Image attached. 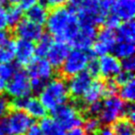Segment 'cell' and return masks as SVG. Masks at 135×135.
<instances>
[{
  "mask_svg": "<svg viewBox=\"0 0 135 135\" xmlns=\"http://www.w3.org/2000/svg\"><path fill=\"white\" fill-rule=\"evenodd\" d=\"M52 113L53 118L65 130L76 126H82L84 121L80 110L76 108L75 105L64 104L56 108Z\"/></svg>",
  "mask_w": 135,
  "mask_h": 135,
  "instance_id": "cell-6",
  "label": "cell"
},
{
  "mask_svg": "<svg viewBox=\"0 0 135 135\" xmlns=\"http://www.w3.org/2000/svg\"><path fill=\"white\" fill-rule=\"evenodd\" d=\"M16 56V42L11 38H7L0 46V63H12Z\"/></svg>",
  "mask_w": 135,
  "mask_h": 135,
  "instance_id": "cell-23",
  "label": "cell"
},
{
  "mask_svg": "<svg viewBox=\"0 0 135 135\" xmlns=\"http://www.w3.org/2000/svg\"><path fill=\"white\" fill-rule=\"evenodd\" d=\"M8 27L7 17H6V9L0 7V31H6Z\"/></svg>",
  "mask_w": 135,
  "mask_h": 135,
  "instance_id": "cell-41",
  "label": "cell"
},
{
  "mask_svg": "<svg viewBox=\"0 0 135 135\" xmlns=\"http://www.w3.org/2000/svg\"><path fill=\"white\" fill-rule=\"evenodd\" d=\"M98 135H114L113 133V129L112 125L109 124H105L104 126H100L99 130L97 131Z\"/></svg>",
  "mask_w": 135,
  "mask_h": 135,
  "instance_id": "cell-43",
  "label": "cell"
},
{
  "mask_svg": "<svg viewBox=\"0 0 135 135\" xmlns=\"http://www.w3.org/2000/svg\"><path fill=\"white\" fill-rule=\"evenodd\" d=\"M23 112H25L32 118L41 119V118L45 117L47 110L45 109V108L42 105L38 99L28 97V100L26 102V105H25Z\"/></svg>",
  "mask_w": 135,
  "mask_h": 135,
  "instance_id": "cell-19",
  "label": "cell"
},
{
  "mask_svg": "<svg viewBox=\"0 0 135 135\" xmlns=\"http://www.w3.org/2000/svg\"><path fill=\"white\" fill-rule=\"evenodd\" d=\"M116 41H134L135 38V25L133 20L120 23L115 30Z\"/></svg>",
  "mask_w": 135,
  "mask_h": 135,
  "instance_id": "cell-22",
  "label": "cell"
},
{
  "mask_svg": "<svg viewBox=\"0 0 135 135\" xmlns=\"http://www.w3.org/2000/svg\"><path fill=\"white\" fill-rule=\"evenodd\" d=\"M38 127L42 135H65V129L53 117L45 116L41 118Z\"/></svg>",
  "mask_w": 135,
  "mask_h": 135,
  "instance_id": "cell-20",
  "label": "cell"
},
{
  "mask_svg": "<svg viewBox=\"0 0 135 135\" xmlns=\"http://www.w3.org/2000/svg\"><path fill=\"white\" fill-rule=\"evenodd\" d=\"M53 38L49 34H44L37 41V44L35 45V55L40 58H45L46 54L50 49L51 45H53Z\"/></svg>",
  "mask_w": 135,
  "mask_h": 135,
  "instance_id": "cell-24",
  "label": "cell"
},
{
  "mask_svg": "<svg viewBox=\"0 0 135 135\" xmlns=\"http://www.w3.org/2000/svg\"><path fill=\"white\" fill-rule=\"evenodd\" d=\"M98 2V0H67V3L72 11L78 13L92 7Z\"/></svg>",
  "mask_w": 135,
  "mask_h": 135,
  "instance_id": "cell-29",
  "label": "cell"
},
{
  "mask_svg": "<svg viewBox=\"0 0 135 135\" xmlns=\"http://www.w3.org/2000/svg\"><path fill=\"white\" fill-rule=\"evenodd\" d=\"M114 135H134L133 122L127 118H119L112 125Z\"/></svg>",
  "mask_w": 135,
  "mask_h": 135,
  "instance_id": "cell-25",
  "label": "cell"
},
{
  "mask_svg": "<svg viewBox=\"0 0 135 135\" xmlns=\"http://www.w3.org/2000/svg\"><path fill=\"white\" fill-rule=\"evenodd\" d=\"M86 113L89 114L90 116H94V117H97L99 116L100 113L102 110V102H95V103H92V104H89L85 107V109Z\"/></svg>",
  "mask_w": 135,
  "mask_h": 135,
  "instance_id": "cell-34",
  "label": "cell"
},
{
  "mask_svg": "<svg viewBox=\"0 0 135 135\" xmlns=\"http://www.w3.org/2000/svg\"><path fill=\"white\" fill-rule=\"evenodd\" d=\"M49 13V8L45 7L44 4L38 2L26 11V19L30 20L35 24H38L40 26H42L47 20Z\"/></svg>",
  "mask_w": 135,
  "mask_h": 135,
  "instance_id": "cell-18",
  "label": "cell"
},
{
  "mask_svg": "<svg viewBox=\"0 0 135 135\" xmlns=\"http://www.w3.org/2000/svg\"><path fill=\"white\" fill-rule=\"evenodd\" d=\"M86 71L90 74L92 77H97L100 74V65H99V59L97 58V56H94L91 53L90 59L88 61L86 67Z\"/></svg>",
  "mask_w": 135,
  "mask_h": 135,
  "instance_id": "cell-31",
  "label": "cell"
},
{
  "mask_svg": "<svg viewBox=\"0 0 135 135\" xmlns=\"http://www.w3.org/2000/svg\"><path fill=\"white\" fill-rule=\"evenodd\" d=\"M38 100L46 110L53 112L59 105L66 104L69 97L67 84L61 78H52L45 83L38 93Z\"/></svg>",
  "mask_w": 135,
  "mask_h": 135,
  "instance_id": "cell-2",
  "label": "cell"
},
{
  "mask_svg": "<svg viewBox=\"0 0 135 135\" xmlns=\"http://www.w3.org/2000/svg\"><path fill=\"white\" fill-rule=\"evenodd\" d=\"M18 66L13 63H0V92L5 90L9 80L14 75Z\"/></svg>",
  "mask_w": 135,
  "mask_h": 135,
  "instance_id": "cell-26",
  "label": "cell"
},
{
  "mask_svg": "<svg viewBox=\"0 0 135 135\" xmlns=\"http://www.w3.org/2000/svg\"><path fill=\"white\" fill-rule=\"evenodd\" d=\"M65 135H88L85 129L82 126H76V127H72L68 129L67 133Z\"/></svg>",
  "mask_w": 135,
  "mask_h": 135,
  "instance_id": "cell-44",
  "label": "cell"
},
{
  "mask_svg": "<svg viewBox=\"0 0 135 135\" xmlns=\"http://www.w3.org/2000/svg\"><path fill=\"white\" fill-rule=\"evenodd\" d=\"M92 81H93V77L86 70L80 72L74 76H71L69 77V81L67 83L68 93L74 99L78 100L87 91Z\"/></svg>",
  "mask_w": 135,
  "mask_h": 135,
  "instance_id": "cell-11",
  "label": "cell"
},
{
  "mask_svg": "<svg viewBox=\"0 0 135 135\" xmlns=\"http://www.w3.org/2000/svg\"><path fill=\"white\" fill-rule=\"evenodd\" d=\"M40 3L44 4L46 8H57L64 6V4L67 3V0H41Z\"/></svg>",
  "mask_w": 135,
  "mask_h": 135,
  "instance_id": "cell-39",
  "label": "cell"
},
{
  "mask_svg": "<svg viewBox=\"0 0 135 135\" xmlns=\"http://www.w3.org/2000/svg\"><path fill=\"white\" fill-rule=\"evenodd\" d=\"M16 42V56L18 65L27 66L35 58V45L34 42L18 38Z\"/></svg>",
  "mask_w": 135,
  "mask_h": 135,
  "instance_id": "cell-16",
  "label": "cell"
},
{
  "mask_svg": "<svg viewBox=\"0 0 135 135\" xmlns=\"http://www.w3.org/2000/svg\"><path fill=\"white\" fill-rule=\"evenodd\" d=\"M23 16H24V12L18 5H11L8 9H6L8 27H11L14 29L16 25L23 19Z\"/></svg>",
  "mask_w": 135,
  "mask_h": 135,
  "instance_id": "cell-27",
  "label": "cell"
},
{
  "mask_svg": "<svg viewBox=\"0 0 135 135\" xmlns=\"http://www.w3.org/2000/svg\"><path fill=\"white\" fill-rule=\"evenodd\" d=\"M97 27L94 26H80L78 34L71 41L70 45L74 49L89 51L94 44L97 37Z\"/></svg>",
  "mask_w": 135,
  "mask_h": 135,
  "instance_id": "cell-12",
  "label": "cell"
},
{
  "mask_svg": "<svg viewBox=\"0 0 135 135\" xmlns=\"http://www.w3.org/2000/svg\"><path fill=\"white\" fill-rule=\"evenodd\" d=\"M5 91L10 97L14 99L29 97L32 91L27 72L18 68L14 73V75L12 76V78L7 83Z\"/></svg>",
  "mask_w": 135,
  "mask_h": 135,
  "instance_id": "cell-7",
  "label": "cell"
},
{
  "mask_svg": "<svg viewBox=\"0 0 135 135\" xmlns=\"http://www.w3.org/2000/svg\"><path fill=\"white\" fill-rule=\"evenodd\" d=\"M29 81H30L31 91H33L35 93H40L46 83L38 78H29Z\"/></svg>",
  "mask_w": 135,
  "mask_h": 135,
  "instance_id": "cell-38",
  "label": "cell"
},
{
  "mask_svg": "<svg viewBox=\"0 0 135 135\" xmlns=\"http://www.w3.org/2000/svg\"><path fill=\"white\" fill-rule=\"evenodd\" d=\"M123 115H125V118H127L128 120H130L131 122H133V121H134L135 109H134V105H133V104H132V103H127V105L125 104Z\"/></svg>",
  "mask_w": 135,
  "mask_h": 135,
  "instance_id": "cell-40",
  "label": "cell"
},
{
  "mask_svg": "<svg viewBox=\"0 0 135 135\" xmlns=\"http://www.w3.org/2000/svg\"><path fill=\"white\" fill-rule=\"evenodd\" d=\"M124 103L119 97L116 96H109L104 99L102 102V110L99 114L100 122L104 124H109L115 122L117 119L121 118L124 113Z\"/></svg>",
  "mask_w": 135,
  "mask_h": 135,
  "instance_id": "cell-5",
  "label": "cell"
},
{
  "mask_svg": "<svg viewBox=\"0 0 135 135\" xmlns=\"http://www.w3.org/2000/svg\"><path fill=\"white\" fill-rule=\"evenodd\" d=\"M27 74L29 78H38L49 82L54 75V68L45 58H34L27 65Z\"/></svg>",
  "mask_w": 135,
  "mask_h": 135,
  "instance_id": "cell-9",
  "label": "cell"
},
{
  "mask_svg": "<svg viewBox=\"0 0 135 135\" xmlns=\"http://www.w3.org/2000/svg\"><path fill=\"white\" fill-rule=\"evenodd\" d=\"M119 98L123 102L126 103H133L135 98V83L134 80L120 86L118 90Z\"/></svg>",
  "mask_w": 135,
  "mask_h": 135,
  "instance_id": "cell-28",
  "label": "cell"
},
{
  "mask_svg": "<svg viewBox=\"0 0 135 135\" xmlns=\"http://www.w3.org/2000/svg\"><path fill=\"white\" fill-rule=\"evenodd\" d=\"M14 34L18 38L34 42L38 41L44 34V29L42 26L35 24L26 18H23L14 28Z\"/></svg>",
  "mask_w": 135,
  "mask_h": 135,
  "instance_id": "cell-10",
  "label": "cell"
},
{
  "mask_svg": "<svg viewBox=\"0 0 135 135\" xmlns=\"http://www.w3.org/2000/svg\"><path fill=\"white\" fill-rule=\"evenodd\" d=\"M0 135H7V134H6L5 126H4L3 120H2V119H0Z\"/></svg>",
  "mask_w": 135,
  "mask_h": 135,
  "instance_id": "cell-47",
  "label": "cell"
},
{
  "mask_svg": "<svg viewBox=\"0 0 135 135\" xmlns=\"http://www.w3.org/2000/svg\"><path fill=\"white\" fill-rule=\"evenodd\" d=\"M91 52L80 49H70L64 62L60 66V72L64 77H71L84 71L90 59Z\"/></svg>",
  "mask_w": 135,
  "mask_h": 135,
  "instance_id": "cell-3",
  "label": "cell"
},
{
  "mask_svg": "<svg viewBox=\"0 0 135 135\" xmlns=\"http://www.w3.org/2000/svg\"><path fill=\"white\" fill-rule=\"evenodd\" d=\"M105 97V83L102 80H93L89 88L82 96L83 104L89 105L95 102L101 101L102 98Z\"/></svg>",
  "mask_w": 135,
  "mask_h": 135,
  "instance_id": "cell-17",
  "label": "cell"
},
{
  "mask_svg": "<svg viewBox=\"0 0 135 135\" xmlns=\"http://www.w3.org/2000/svg\"><path fill=\"white\" fill-rule=\"evenodd\" d=\"M84 123V129L87 133H91V134H96L99 128L101 126V122L98 117L94 116H89V118H87L85 121H83Z\"/></svg>",
  "mask_w": 135,
  "mask_h": 135,
  "instance_id": "cell-30",
  "label": "cell"
},
{
  "mask_svg": "<svg viewBox=\"0 0 135 135\" xmlns=\"http://www.w3.org/2000/svg\"><path fill=\"white\" fill-rule=\"evenodd\" d=\"M99 65H100V74H102L107 79L114 78L121 71L120 60L112 53H108L100 57Z\"/></svg>",
  "mask_w": 135,
  "mask_h": 135,
  "instance_id": "cell-14",
  "label": "cell"
},
{
  "mask_svg": "<svg viewBox=\"0 0 135 135\" xmlns=\"http://www.w3.org/2000/svg\"><path fill=\"white\" fill-rule=\"evenodd\" d=\"M10 108V101L5 96L0 95V119L4 118L9 113Z\"/></svg>",
  "mask_w": 135,
  "mask_h": 135,
  "instance_id": "cell-36",
  "label": "cell"
},
{
  "mask_svg": "<svg viewBox=\"0 0 135 135\" xmlns=\"http://www.w3.org/2000/svg\"><path fill=\"white\" fill-rule=\"evenodd\" d=\"M38 0H19V3L17 4L23 11H27L28 9H30L32 6H34L35 4H37Z\"/></svg>",
  "mask_w": 135,
  "mask_h": 135,
  "instance_id": "cell-42",
  "label": "cell"
},
{
  "mask_svg": "<svg viewBox=\"0 0 135 135\" xmlns=\"http://www.w3.org/2000/svg\"><path fill=\"white\" fill-rule=\"evenodd\" d=\"M120 23H121V21L115 15H113L112 13H109L107 15V17L105 18L104 25H105V28H109L110 30L115 31L118 28V26L120 25Z\"/></svg>",
  "mask_w": 135,
  "mask_h": 135,
  "instance_id": "cell-33",
  "label": "cell"
},
{
  "mask_svg": "<svg viewBox=\"0 0 135 135\" xmlns=\"http://www.w3.org/2000/svg\"><path fill=\"white\" fill-rule=\"evenodd\" d=\"M9 38H10L9 34H8L6 31H0V46L3 45L4 41Z\"/></svg>",
  "mask_w": 135,
  "mask_h": 135,
  "instance_id": "cell-46",
  "label": "cell"
},
{
  "mask_svg": "<svg viewBox=\"0 0 135 135\" xmlns=\"http://www.w3.org/2000/svg\"><path fill=\"white\" fill-rule=\"evenodd\" d=\"M120 65H121V70L126 72H133L135 68V59L133 56H128L125 58H122L120 60Z\"/></svg>",
  "mask_w": 135,
  "mask_h": 135,
  "instance_id": "cell-37",
  "label": "cell"
},
{
  "mask_svg": "<svg viewBox=\"0 0 135 135\" xmlns=\"http://www.w3.org/2000/svg\"><path fill=\"white\" fill-rule=\"evenodd\" d=\"M2 120L7 135H25L33 125V118L23 110L13 109Z\"/></svg>",
  "mask_w": 135,
  "mask_h": 135,
  "instance_id": "cell-4",
  "label": "cell"
},
{
  "mask_svg": "<svg viewBox=\"0 0 135 135\" xmlns=\"http://www.w3.org/2000/svg\"><path fill=\"white\" fill-rule=\"evenodd\" d=\"M70 51V46L68 44L61 41H54L50 49L46 54L45 59L49 61L53 68H59Z\"/></svg>",
  "mask_w": 135,
  "mask_h": 135,
  "instance_id": "cell-15",
  "label": "cell"
},
{
  "mask_svg": "<svg viewBox=\"0 0 135 135\" xmlns=\"http://www.w3.org/2000/svg\"><path fill=\"white\" fill-rule=\"evenodd\" d=\"M113 80H114V82L116 83V85L119 87V86L124 85V84H126V83L130 82L132 80H134V79H133V74H132L131 72H126V71L121 70V71L114 77Z\"/></svg>",
  "mask_w": 135,
  "mask_h": 135,
  "instance_id": "cell-32",
  "label": "cell"
},
{
  "mask_svg": "<svg viewBox=\"0 0 135 135\" xmlns=\"http://www.w3.org/2000/svg\"><path fill=\"white\" fill-rule=\"evenodd\" d=\"M120 21H131L135 14V0H112L110 11Z\"/></svg>",
  "mask_w": 135,
  "mask_h": 135,
  "instance_id": "cell-13",
  "label": "cell"
},
{
  "mask_svg": "<svg viewBox=\"0 0 135 135\" xmlns=\"http://www.w3.org/2000/svg\"><path fill=\"white\" fill-rule=\"evenodd\" d=\"M135 50L134 41H116L112 49V54H113L118 59H122L128 56H133Z\"/></svg>",
  "mask_w": 135,
  "mask_h": 135,
  "instance_id": "cell-21",
  "label": "cell"
},
{
  "mask_svg": "<svg viewBox=\"0 0 135 135\" xmlns=\"http://www.w3.org/2000/svg\"><path fill=\"white\" fill-rule=\"evenodd\" d=\"M26 135H42V133H41V129L38 127V125L33 124V125L29 128V130L27 131Z\"/></svg>",
  "mask_w": 135,
  "mask_h": 135,
  "instance_id": "cell-45",
  "label": "cell"
},
{
  "mask_svg": "<svg viewBox=\"0 0 135 135\" xmlns=\"http://www.w3.org/2000/svg\"><path fill=\"white\" fill-rule=\"evenodd\" d=\"M104 83H105V97L115 96V93L118 91V86L116 85L114 80L108 79V81H105Z\"/></svg>",
  "mask_w": 135,
  "mask_h": 135,
  "instance_id": "cell-35",
  "label": "cell"
},
{
  "mask_svg": "<svg viewBox=\"0 0 135 135\" xmlns=\"http://www.w3.org/2000/svg\"><path fill=\"white\" fill-rule=\"evenodd\" d=\"M116 42L115 31L103 27L98 31L97 37L90 49V52L94 56H103L112 52L113 45Z\"/></svg>",
  "mask_w": 135,
  "mask_h": 135,
  "instance_id": "cell-8",
  "label": "cell"
},
{
  "mask_svg": "<svg viewBox=\"0 0 135 135\" xmlns=\"http://www.w3.org/2000/svg\"><path fill=\"white\" fill-rule=\"evenodd\" d=\"M45 25L47 34L56 41L65 42L69 45L80 29L76 13L65 6L53 8L49 13Z\"/></svg>",
  "mask_w": 135,
  "mask_h": 135,
  "instance_id": "cell-1",
  "label": "cell"
}]
</instances>
